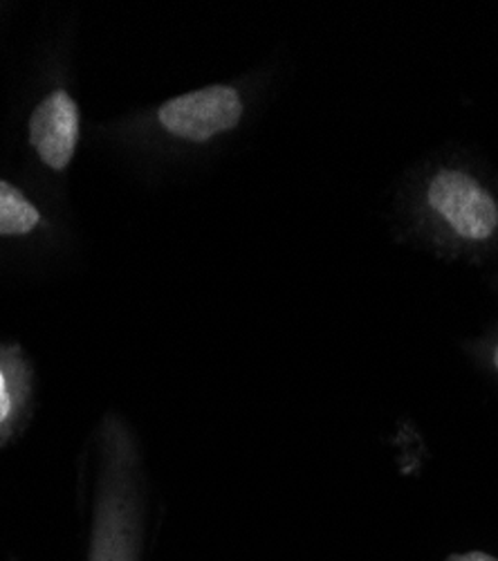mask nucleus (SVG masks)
Wrapping results in <instances>:
<instances>
[{"label": "nucleus", "mask_w": 498, "mask_h": 561, "mask_svg": "<svg viewBox=\"0 0 498 561\" xmlns=\"http://www.w3.org/2000/svg\"><path fill=\"white\" fill-rule=\"evenodd\" d=\"M456 561H491L487 557H470V559H456Z\"/></svg>", "instance_id": "obj_7"}, {"label": "nucleus", "mask_w": 498, "mask_h": 561, "mask_svg": "<svg viewBox=\"0 0 498 561\" xmlns=\"http://www.w3.org/2000/svg\"><path fill=\"white\" fill-rule=\"evenodd\" d=\"M243 117L241 95L230 85H211L169 100L158 111L160 124L175 137L207 142L213 135L232 130Z\"/></svg>", "instance_id": "obj_1"}, {"label": "nucleus", "mask_w": 498, "mask_h": 561, "mask_svg": "<svg viewBox=\"0 0 498 561\" xmlns=\"http://www.w3.org/2000/svg\"><path fill=\"white\" fill-rule=\"evenodd\" d=\"M16 411V391L8 376V370L0 366V427L8 425Z\"/></svg>", "instance_id": "obj_6"}, {"label": "nucleus", "mask_w": 498, "mask_h": 561, "mask_svg": "<svg viewBox=\"0 0 498 561\" xmlns=\"http://www.w3.org/2000/svg\"><path fill=\"white\" fill-rule=\"evenodd\" d=\"M429 205L461 237L483 241L498 225V207L483 186L463 171L444 169L429 184Z\"/></svg>", "instance_id": "obj_2"}, {"label": "nucleus", "mask_w": 498, "mask_h": 561, "mask_svg": "<svg viewBox=\"0 0 498 561\" xmlns=\"http://www.w3.org/2000/svg\"><path fill=\"white\" fill-rule=\"evenodd\" d=\"M494 364H496V368H498V348H496V353H494Z\"/></svg>", "instance_id": "obj_8"}, {"label": "nucleus", "mask_w": 498, "mask_h": 561, "mask_svg": "<svg viewBox=\"0 0 498 561\" xmlns=\"http://www.w3.org/2000/svg\"><path fill=\"white\" fill-rule=\"evenodd\" d=\"M79 142V106L66 90H55L30 115V145L40 162L63 171Z\"/></svg>", "instance_id": "obj_3"}, {"label": "nucleus", "mask_w": 498, "mask_h": 561, "mask_svg": "<svg viewBox=\"0 0 498 561\" xmlns=\"http://www.w3.org/2000/svg\"><path fill=\"white\" fill-rule=\"evenodd\" d=\"M140 519L124 485L102 490L88 561H140Z\"/></svg>", "instance_id": "obj_4"}, {"label": "nucleus", "mask_w": 498, "mask_h": 561, "mask_svg": "<svg viewBox=\"0 0 498 561\" xmlns=\"http://www.w3.org/2000/svg\"><path fill=\"white\" fill-rule=\"evenodd\" d=\"M40 222L38 209L19 186L0 180V237H25Z\"/></svg>", "instance_id": "obj_5"}]
</instances>
